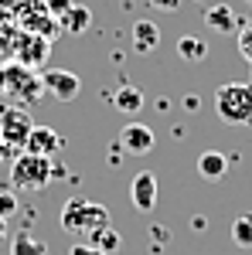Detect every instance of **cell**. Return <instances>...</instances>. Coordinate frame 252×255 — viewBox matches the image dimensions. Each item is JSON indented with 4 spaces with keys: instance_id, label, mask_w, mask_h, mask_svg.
Here are the masks:
<instances>
[{
    "instance_id": "6da1fadb",
    "label": "cell",
    "mask_w": 252,
    "mask_h": 255,
    "mask_svg": "<svg viewBox=\"0 0 252 255\" xmlns=\"http://www.w3.org/2000/svg\"><path fill=\"white\" fill-rule=\"evenodd\" d=\"M58 221H61V228H65L68 235L89 238L92 232H99V228H106V225H109V211H106V204L75 194V197H68V201L61 204Z\"/></svg>"
},
{
    "instance_id": "7a4b0ae2",
    "label": "cell",
    "mask_w": 252,
    "mask_h": 255,
    "mask_svg": "<svg viewBox=\"0 0 252 255\" xmlns=\"http://www.w3.org/2000/svg\"><path fill=\"white\" fill-rule=\"evenodd\" d=\"M215 113L229 126L252 123V85L249 82H225L215 89Z\"/></svg>"
},
{
    "instance_id": "3957f363",
    "label": "cell",
    "mask_w": 252,
    "mask_h": 255,
    "mask_svg": "<svg viewBox=\"0 0 252 255\" xmlns=\"http://www.w3.org/2000/svg\"><path fill=\"white\" fill-rule=\"evenodd\" d=\"M51 157H34L20 150V157L10 163V184L14 191H44L51 184Z\"/></svg>"
},
{
    "instance_id": "277c9868",
    "label": "cell",
    "mask_w": 252,
    "mask_h": 255,
    "mask_svg": "<svg viewBox=\"0 0 252 255\" xmlns=\"http://www.w3.org/2000/svg\"><path fill=\"white\" fill-rule=\"evenodd\" d=\"M31 116L24 109H7L0 116V139L7 143V150H24V139L31 133Z\"/></svg>"
},
{
    "instance_id": "5b68a950",
    "label": "cell",
    "mask_w": 252,
    "mask_h": 255,
    "mask_svg": "<svg viewBox=\"0 0 252 255\" xmlns=\"http://www.w3.org/2000/svg\"><path fill=\"white\" fill-rule=\"evenodd\" d=\"M41 82H44V89L58 99V102H72V99L78 96V89H82L78 75H75V72H65V68H51V72H44Z\"/></svg>"
},
{
    "instance_id": "8992f818",
    "label": "cell",
    "mask_w": 252,
    "mask_h": 255,
    "mask_svg": "<svg viewBox=\"0 0 252 255\" xmlns=\"http://www.w3.org/2000/svg\"><path fill=\"white\" fill-rule=\"evenodd\" d=\"M61 146H65V139H61L51 126H31V133L24 139V150L34 153V157H55Z\"/></svg>"
},
{
    "instance_id": "52a82bcc",
    "label": "cell",
    "mask_w": 252,
    "mask_h": 255,
    "mask_svg": "<svg viewBox=\"0 0 252 255\" xmlns=\"http://www.w3.org/2000/svg\"><path fill=\"white\" fill-rule=\"evenodd\" d=\"M154 129L150 126H143V123H130V126H123L119 129V146L126 150V153H150L154 150Z\"/></svg>"
},
{
    "instance_id": "ba28073f",
    "label": "cell",
    "mask_w": 252,
    "mask_h": 255,
    "mask_svg": "<svg viewBox=\"0 0 252 255\" xmlns=\"http://www.w3.org/2000/svg\"><path fill=\"white\" fill-rule=\"evenodd\" d=\"M130 201H133L136 211H154L157 204V177L150 174V170H143V174H136L133 180H130Z\"/></svg>"
},
{
    "instance_id": "9c48e42d",
    "label": "cell",
    "mask_w": 252,
    "mask_h": 255,
    "mask_svg": "<svg viewBox=\"0 0 252 255\" xmlns=\"http://www.w3.org/2000/svg\"><path fill=\"white\" fill-rule=\"evenodd\" d=\"M89 24H92V10L82 7V3H72V7L58 17V27H61V31H68V34H85Z\"/></svg>"
},
{
    "instance_id": "30bf717a",
    "label": "cell",
    "mask_w": 252,
    "mask_h": 255,
    "mask_svg": "<svg viewBox=\"0 0 252 255\" xmlns=\"http://www.w3.org/2000/svg\"><path fill=\"white\" fill-rule=\"evenodd\" d=\"M157 44H160V27L154 20H136L133 24V48L140 55H150Z\"/></svg>"
},
{
    "instance_id": "8fae6325",
    "label": "cell",
    "mask_w": 252,
    "mask_h": 255,
    "mask_svg": "<svg viewBox=\"0 0 252 255\" xmlns=\"http://www.w3.org/2000/svg\"><path fill=\"white\" fill-rule=\"evenodd\" d=\"M205 24L212 27V31H222V34H229V31H239V17H235V10L229 3H215L208 7V14H205Z\"/></svg>"
},
{
    "instance_id": "7c38bea8",
    "label": "cell",
    "mask_w": 252,
    "mask_h": 255,
    "mask_svg": "<svg viewBox=\"0 0 252 255\" xmlns=\"http://www.w3.org/2000/svg\"><path fill=\"white\" fill-rule=\"evenodd\" d=\"M225 170H229V157L218 153V150H205L198 157V174L205 180H218V177H225Z\"/></svg>"
},
{
    "instance_id": "4fadbf2b",
    "label": "cell",
    "mask_w": 252,
    "mask_h": 255,
    "mask_svg": "<svg viewBox=\"0 0 252 255\" xmlns=\"http://www.w3.org/2000/svg\"><path fill=\"white\" fill-rule=\"evenodd\" d=\"M89 245H96L99 252H106V255H116L119 252V245H123V235H119L113 225H106V228H99V232H92V235L85 238Z\"/></svg>"
},
{
    "instance_id": "5bb4252c",
    "label": "cell",
    "mask_w": 252,
    "mask_h": 255,
    "mask_svg": "<svg viewBox=\"0 0 252 255\" xmlns=\"http://www.w3.org/2000/svg\"><path fill=\"white\" fill-rule=\"evenodd\" d=\"M10 255H48V249H44V242H38L34 235L17 232L14 242H10Z\"/></svg>"
},
{
    "instance_id": "9a60e30c",
    "label": "cell",
    "mask_w": 252,
    "mask_h": 255,
    "mask_svg": "<svg viewBox=\"0 0 252 255\" xmlns=\"http://www.w3.org/2000/svg\"><path fill=\"white\" fill-rule=\"evenodd\" d=\"M113 102H116L119 113H136V109L143 106V92H140L136 85H123V89H116Z\"/></svg>"
},
{
    "instance_id": "2e32d148",
    "label": "cell",
    "mask_w": 252,
    "mask_h": 255,
    "mask_svg": "<svg viewBox=\"0 0 252 255\" xmlns=\"http://www.w3.org/2000/svg\"><path fill=\"white\" fill-rule=\"evenodd\" d=\"M177 55L184 61H201L205 55H208V44L201 38H191V34H184V38L177 41Z\"/></svg>"
},
{
    "instance_id": "e0dca14e",
    "label": "cell",
    "mask_w": 252,
    "mask_h": 255,
    "mask_svg": "<svg viewBox=\"0 0 252 255\" xmlns=\"http://www.w3.org/2000/svg\"><path fill=\"white\" fill-rule=\"evenodd\" d=\"M232 242L239 249H252V215H239L232 221Z\"/></svg>"
},
{
    "instance_id": "ac0fdd59",
    "label": "cell",
    "mask_w": 252,
    "mask_h": 255,
    "mask_svg": "<svg viewBox=\"0 0 252 255\" xmlns=\"http://www.w3.org/2000/svg\"><path fill=\"white\" fill-rule=\"evenodd\" d=\"M44 55H48V38H41V34L27 41V51H20V58H24V61H34V65H41Z\"/></svg>"
},
{
    "instance_id": "d6986e66",
    "label": "cell",
    "mask_w": 252,
    "mask_h": 255,
    "mask_svg": "<svg viewBox=\"0 0 252 255\" xmlns=\"http://www.w3.org/2000/svg\"><path fill=\"white\" fill-rule=\"evenodd\" d=\"M17 211H20L17 194H14L10 187H0V218H7V221H10V218L17 215Z\"/></svg>"
},
{
    "instance_id": "ffe728a7",
    "label": "cell",
    "mask_w": 252,
    "mask_h": 255,
    "mask_svg": "<svg viewBox=\"0 0 252 255\" xmlns=\"http://www.w3.org/2000/svg\"><path fill=\"white\" fill-rule=\"evenodd\" d=\"M239 55L252 65V27H242L239 31Z\"/></svg>"
},
{
    "instance_id": "44dd1931",
    "label": "cell",
    "mask_w": 252,
    "mask_h": 255,
    "mask_svg": "<svg viewBox=\"0 0 252 255\" xmlns=\"http://www.w3.org/2000/svg\"><path fill=\"white\" fill-rule=\"evenodd\" d=\"M72 3H75V0H44V7H48V14H51L55 20H58L61 14H65V10L72 7Z\"/></svg>"
},
{
    "instance_id": "7402d4cb",
    "label": "cell",
    "mask_w": 252,
    "mask_h": 255,
    "mask_svg": "<svg viewBox=\"0 0 252 255\" xmlns=\"http://www.w3.org/2000/svg\"><path fill=\"white\" fill-rule=\"evenodd\" d=\"M68 255H106V252H99L96 245H89V242H75V245H72V252Z\"/></svg>"
},
{
    "instance_id": "603a6c76",
    "label": "cell",
    "mask_w": 252,
    "mask_h": 255,
    "mask_svg": "<svg viewBox=\"0 0 252 255\" xmlns=\"http://www.w3.org/2000/svg\"><path fill=\"white\" fill-rule=\"evenodd\" d=\"M150 3H154L157 10H177L181 7V0H150Z\"/></svg>"
},
{
    "instance_id": "cb8c5ba5",
    "label": "cell",
    "mask_w": 252,
    "mask_h": 255,
    "mask_svg": "<svg viewBox=\"0 0 252 255\" xmlns=\"http://www.w3.org/2000/svg\"><path fill=\"white\" fill-rule=\"evenodd\" d=\"M198 106H201V99H198V96H184V109H191V113H194Z\"/></svg>"
},
{
    "instance_id": "d4e9b609",
    "label": "cell",
    "mask_w": 252,
    "mask_h": 255,
    "mask_svg": "<svg viewBox=\"0 0 252 255\" xmlns=\"http://www.w3.org/2000/svg\"><path fill=\"white\" fill-rule=\"evenodd\" d=\"M20 3H24V0H0V7H3V10H17Z\"/></svg>"
},
{
    "instance_id": "484cf974",
    "label": "cell",
    "mask_w": 252,
    "mask_h": 255,
    "mask_svg": "<svg viewBox=\"0 0 252 255\" xmlns=\"http://www.w3.org/2000/svg\"><path fill=\"white\" fill-rule=\"evenodd\" d=\"M7 238V218H0V242Z\"/></svg>"
}]
</instances>
